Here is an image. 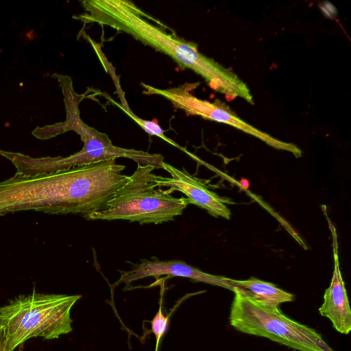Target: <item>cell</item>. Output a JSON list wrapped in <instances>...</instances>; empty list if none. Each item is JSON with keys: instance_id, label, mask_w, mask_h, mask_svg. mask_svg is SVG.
I'll return each instance as SVG.
<instances>
[{"instance_id": "obj_1", "label": "cell", "mask_w": 351, "mask_h": 351, "mask_svg": "<svg viewBox=\"0 0 351 351\" xmlns=\"http://www.w3.org/2000/svg\"><path fill=\"white\" fill-rule=\"evenodd\" d=\"M118 187L109 161L35 176L15 174L0 182V217L29 210L84 217L104 209Z\"/></svg>"}, {"instance_id": "obj_2", "label": "cell", "mask_w": 351, "mask_h": 351, "mask_svg": "<svg viewBox=\"0 0 351 351\" xmlns=\"http://www.w3.org/2000/svg\"><path fill=\"white\" fill-rule=\"evenodd\" d=\"M86 12L78 19L84 23H96L125 32L143 44L170 56L181 69H189L209 86L229 99L239 97L254 104L247 84L232 71L201 53L195 43L168 34L143 18V13L126 0H85Z\"/></svg>"}, {"instance_id": "obj_3", "label": "cell", "mask_w": 351, "mask_h": 351, "mask_svg": "<svg viewBox=\"0 0 351 351\" xmlns=\"http://www.w3.org/2000/svg\"><path fill=\"white\" fill-rule=\"evenodd\" d=\"M81 297L34 291L0 307V332L7 351H14L33 337L50 340L71 332V310Z\"/></svg>"}, {"instance_id": "obj_4", "label": "cell", "mask_w": 351, "mask_h": 351, "mask_svg": "<svg viewBox=\"0 0 351 351\" xmlns=\"http://www.w3.org/2000/svg\"><path fill=\"white\" fill-rule=\"evenodd\" d=\"M155 169L151 165H137L136 171L103 210L84 217L88 220L123 219L140 223L173 221L189 204L186 197L176 198L168 190L156 189Z\"/></svg>"}, {"instance_id": "obj_5", "label": "cell", "mask_w": 351, "mask_h": 351, "mask_svg": "<svg viewBox=\"0 0 351 351\" xmlns=\"http://www.w3.org/2000/svg\"><path fill=\"white\" fill-rule=\"evenodd\" d=\"M73 114L75 119L71 122V128L80 134L84 143L83 148L65 158H33L21 154L1 152L16 167V175L35 176L117 158H127L140 165L162 168L164 160L161 154L117 147L106 134L88 126L81 120L77 105L74 106Z\"/></svg>"}, {"instance_id": "obj_6", "label": "cell", "mask_w": 351, "mask_h": 351, "mask_svg": "<svg viewBox=\"0 0 351 351\" xmlns=\"http://www.w3.org/2000/svg\"><path fill=\"white\" fill-rule=\"evenodd\" d=\"M230 325L243 333L263 337L300 351H334L314 329L283 315L278 307H267L234 291Z\"/></svg>"}, {"instance_id": "obj_7", "label": "cell", "mask_w": 351, "mask_h": 351, "mask_svg": "<svg viewBox=\"0 0 351 351\" xmlns=\"http://www.w3.org/2000/svg\"><path fill=\"white\" fill-rule=\"evenodd\" d=\"M199 83H185L176 87L160 89L141 83L143 93L156 95L169 100L178 109L184 110L187 115L200 116L204 119L223 123L264 141L278 149L291 152L295 157L302 156V151L295 144L280 141L259 130L237 117L230 108L219 100L210 102L194 96L191 91Z\"/></svg>"}, {"instance_id": "obj_8", "label": "cell", "mask_w": 351, "mask_h": 351, "mask_svg": "<svg viewBox=\"0 0 351 351\" xmlns=\"http://www.w3.org/2000/svg\"><path fill=\"white\" fill-rule=\"evenodd\" d=\"M162 169L167 171L171 178L158 176L156 183L158 187H168L171 193L178 191L186 196L188 204H195L206 210L215 217H221L229 219L230 210L227 206L230 201L222 197L210 190L203 180L191 175L184 168L180 170L165 162H162Z\"/></svg>"}, {"instance_id": "obj_9", "label": "cell", "mask_w": 351, "mask_h": 351, "mask_svg": "<svg viewBox=\"0 0 351 351\" xmlns=\"http://www.w3.org/2000/svg\"><path fill=\"white\" fill-rule=\"evenodd\" d=\"M120 278L114 286L125 283L124 290L128 289L130 283L134 280L149 276L158 278L162 275L167 277L188 278L195 282L208 283L232 291L236 287L230 281V278L204 272L180 261L142 260L139 263L134 264L130 270L120 271Z\"/></svg>"}, {"instance_id": "obj_10", "label": "cell", "mask_w": 351, "mask_h": 351, "mask_svg": "<svg viewBox=\"0 0 351 351\" xmlns=\"http://www.w3.org/2000/svg\"><path fill=\"white\" fill-rule=\"evenodd\" d=\"M332 236L334 270L330 286L325 291L319 314L328 318L333 328L340 333L348 335L351 330V311L338 257L336 229L328 220Z\"/></svg>"}, {"instance_id": "obj_11", "label": "cell", "mask_w": 351, "mask_h": 351, "mask_svg": "<svg viewBox=\"0 0 351 351\" xmlns=\"http://www.w3.org/2000/svg\"><path fill=\"white\" fill-rule=\"evenodd\" d=\"M230 281L236 286L235 290L267 307H278L280 304L291 302L294 295L275 285L254 277L244 280ZM233 291V292H234Z\"/></svg>"}, {"instance_id": "obj_12", "label": "cell", "mask_w": 351, "mask_h": 351, "mask_svg": "<svg viewBox=\"0 0 351 351\" xmlns=\"http://www.w3.org/2000/svg\"><path fill=\"white\" fill-rule=\"evenodd\" d=\"M116 82V86H117V90H118V95L120 97L121 104H117L114 101H112L114 104H115L118 107H119L122 110H123L128 116H130L134 121H136L147 133H148L150 135L156 136L162 140L165 141L168 143L175 146L177 148H179L180 149L186 152L184 148H182L180 147L178 144H177L176 142H174L171 138H168L164 134L163 130L159 126V125L154 121H147L144 120L137 115H136L132 110L130 108L129 106L128 105V103L125 100V98L124 97V94L123 91L121 89L120 85L119 82L115 81Z\"/></svg>"}, {"instance_id": "obj_13", "label": "cell", "mask_w": 351, "mask_h": 351, "mask_svg": "<svg viewBox=\"0 0 351 351\" xmlns=\"http://www.w3.org/2000/svg\"><path fill=\"white\" fill-rule=\"evenodd\" d=\"M172 312L165 316L162 313V293L160 297L159 308L152 320L151 321V332L156 337V348L154 351H158L159 343L164 334L168 329L169 319Z\"/></svg>"}, {"instance_id": "obj_14", "label": "cell", "mask_w": 351, "mask_h": 351, "mask_svg": "<svg viewBox=\"0 0 351 351\" xmlns=\"http://www.w3.org/2000/svg\"><path fill=\"white\" fill-rule=\"evenodd\" d=\"M0 351H7L5 346V343H4L3 337L1 332H0Z\"/></svg>"}, {"instance_id": "obj_15", "label": "cell", "mask_w": 351, "mask_h": 351, "mask_svg": "<svg viewBox=\"0 0 351 351\" xmlns=\"http://www.w3.org/2000/svg\"><path fill=\"white\" fill-rule=\"evenodd\" d=\"M241 185L245 188V189H247L249 187V182L248 180H245V179H243V180H241Z\"/></svg>"}, {"instance_id": "obj_16", "label": "cell", "mask_w": 351, "mask_h": 351, "mask_svg": "<svg viewBox=\"0 0 351 351\" xmlns=\"http://www.w3.org/2000/svg\"><path fill=\"white\" fill-rule=\"evenodd\" d=\"M18 351H21V346H20V348L19 349Z\"/></svg>"}]
</instances>
